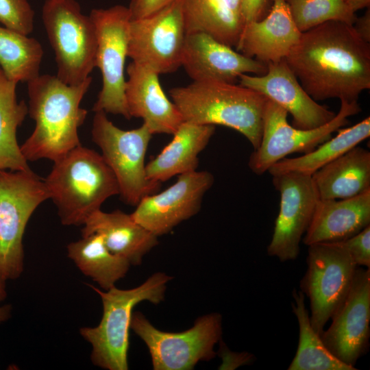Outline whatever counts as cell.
I'll list each match as a JSON object with an SVG mask.
<instances>
[{"label": "cell", "mask_w": 370, "mask_h": 370, "mask_svg": "<svg viewBox=\"0 0 370 370\" xmlns=\"http://www.w3.org/2000/svg\"><path fill=\"white\" fill-rule=\"evenodd\" d=\"M285 60L315 101H358L370 88V44L344 22L328 21L302 32Z\"/></svg>", "instance_id": "obj_1"}, {"label": "cell", "mask_w": 370, "mask_h": 370, "mask_svg": "<svg viewBox=\"0 0 370 370\" xmlns=\"http://www.w3.org/2000/svg\"><path fill=\"white\" fill-rule=\"evenodd\" d=\"M91 82L89 76L77 85H68L45 74L27 82L28 114L35 121L33 132L20 146L27 162H55L81 145L78 129L88 112L80 103Z\"/></svg>", "instance_id": "obj_2"}, {"label": "cell", "mask_w": 370, "mask_h": 370, "mask_svg": "<svg viewBox=\"0 0 370 370\" xmlns=\"http://www.w3.org/2000/svg\"><path fill=\"white\" fill-rule=\"evenodd\" d=\"M169 95L184 121L225 126L243 134L254 149L260 145L268 99L263 95L240 84L217 80L193 81L171 88Z\"/></svg>", "instance_id": "obj_3"}, {"label": "cell", "mask_w": 370, "mask_h": 370, "mask_svg": "<svg viewBox=\"0 0 370 370\" xmlns=\"http://www.w3.org/2000/svg\"><path fill=\"white\" fill-rule=\"evenodd\" d=\"M53 163L44 182L64 225H83L106 200L119 195L113 172L93 149L81 145Z\"/></svg>", "instance_id": "obj_4"}, {"label": "cell", "mask_w": 370, "mask_h": 370, "mask_svg": "<svg viewBox=\"0 0 370 370\" xmlns=\"http://www.w3.org/2000/svg\"><path fill=\"white\" fill-rule=\"evenodd\" d=\"M172 278L163 273L151 275L144 283L131 289L115 286L106 291L90 286L101 299L103 315L96 327L79 329L83 338L92 345L90 359L108 370L128 369L129 330L134 306L143 301L158 304L164 299L167 282Z\"/></svg>", "instance_id": "obj_5"}, {"label": "cell", "mask_w": 370, "mask_h": 370, "mask_svg": "<svg viewBox=\"0 0 370 370\" xmlns=\"http://www.w3.org/2000/svg\"><path fill=\"white\" fill-rule=\"evenodd\" d=\"M42 18L54 51L56 76L68 85L84 82L95 67V25L75 0H46Z\"/></svg>", "instance_id": "obj_6"}, {"label": "cell", "mask_w": 370, "mask_h": 370, "mask_svg": "<svg viewBox=\"0 0 370 370\" xmlns=\"http://www.w3.org/2000/svg\"><path fill=\"white\" fill-rule=\"evenodd\" d=\"M49 198L44 180L31 169L0 171V277L5 282L23 273L26 225L34 210Z\"/></svg>", "instance_id": "obj_7"}, {"label": "cell", "mask_w": 370, "mask_h": 370, "mask_svg": "<svg viewBox=\"0 0 370 370\" xmlns=\"http://www.w3.org/2000/svg\"><path fill=\"white\" fill-rule=\"evenodd\" d=\"M95 113L92 140L117 180L121 199L136 206L143 197L158 192L161 185L146 173L145 155L153 134L144 123L124 130L110 121L104 111Z\"/></svg>", "instance_id": "obj_8"}, {"label": "cell", "mask_w": 370, "mask_h": 370, "mask_svg": "<svg viewBox=\"0 0 370 370\" xmlns=\"http://www.w3.org/2000/svg\"><path fill=\"white\" fill-rule=\"evenodd\" d=\"M221 316L214 312L198 318L182 332L155 328L140 312L132 313L130 329L148 347L155 370H190L200 361L214 358V347L221 340Z\"/></svg>", "instance_id": "obj_9"}, {"label": "cell", "mask_w": 370, "mask_h": 370, "mask_svg": "<svg viewBox=\"0 0 370 370\" xmlns=\"http://www.w3.org/2000/svg\"><path fill=\"white\" fill-rule=\"evenodd\" d=\"M360 111L358 101L342 100L339 111L330 122L314 129L301 130L291 125L287 121L288 112L268 99L262 115L261 141L249 159L250 170L260 175L290 154L312 151L346 125L348 117Z\"/></svg>", "instance_id": "obj_10"}, {"label": "cell", "mask_w": 370, "mask_h": 370, "mask_svg": "<svg viewBox=\"0 0 370 370\" xmlns=\"http://www.w3.org/2000/svg\"><path fill=\"white\" fill-rule=\"evenodd\" d=\"M300 291L310 301V323L320 336L345 299L358 266L339 242L308 245Z\"/></svg>", "instance_id": "obj_11"}, {"label": "cell", "mask_w": 370, "mask_h": 370, "mask_svg": "<svg viewBox=\"0 0 370 370\" xmlns=\"http://www.w3.org/2000/svg\"><path fill=\"white\" fill-rule=\"evenodd\" d=\"M89 16L95 25L97 40L95 67L102 76V87L92 111L120 114L130 120L124 75L131 21L129 9L121 5L93 9Z\"/></svg>", "instance_id": "obj_12"}, {"label": "cell", "mask_w": 370, "mask_h": 370, "mask_svg": "<svg viewBox=\"0 0 370 370\" xmlns=\"http://www.w3.org/2000/svg\"><path fill=\"white\" fill-rule=\"evenodd\" d=\"M186 37L180 0L160 10L130 21L127 57L158 75L181 66Z\"/></svg>", "instance_id": "obj_13"}, {"label": "cell", "mask_w": 370, "mask_h": 370, "mask_svg": "<svg viewBox=\"0 0 370 370\" xmlns=\"http://www.w3.org/2000/svg\"><path fill=\"white\" fill-rule=\"evenodd\" d=\"M272 177L280 204L267 254L281 262L294 260L319 199L310 175L287 172Z\"/></svg>", "instance_id": "obj_14"}, {"label": "cell", "mask_w": 370, "mask_h": 370, "mask_svg": "<svg viewBox=\"0 0 370 370\" xmlns=\"http://www.w3.org/2000/svg\"><path fill=\"white\" fill-rule=\"evenodd\" d=\"M321 338L343 362L354 367L368 352L370 337V268L357 267L345 299Z\"/></svg>", "instance_id": "obj_15"}, {"label": "cell", "mask_w": 370, "mask_h": 370, "mask_svg": "<svg viewBox=\"0 0 370 370\" xmlns=\"http://www.w3.org/2000/svg\"><path fill=\"white\" fill-rule=\"evenodd\" d=\"M214 182V175L207 171L177 175L176 182L163 191L143 197L131 215L156 236L168 234L199 212Z\"/></svg>", "instance_id": "obj_16"}, {"label": "cell", "mask_w": 370, "mask_h": 370, "mask_svg": "<svg viewBox=\"0 0 370 370\" xmlns=\"http://www.w3.org/2000/svg\"><path fill=\"white\" fill-rule=\"evenodd\" d=\"M239 84L252 89L284 109L293 117V126L312 130L330 122L336 115L318 103L304 89L285 59L267 64L262 75L242 74Z\"/></svg>", "instance_id": "obj_17"}, {"label": "cell", "mask_w": 370, "mask_h": 370, "mask_svg": "<svg viewBox=\"0 0 370 370\" xmlns=\"http://www.w3.org/2000/svg\"><path fill=\"white\" fill-rule=\"evenodd\" d=\"M181 66L194 82L234 84L242 74L262 75L267 64L247 57L204 32L186 34Z\"/></svg>", "instance_id": "obj_18"}, {"label": "cell", "mask_w": 370, "mask_h": 370, "mask_svg": "<svg viewBox=\"0 0 370 370\" xmlns=\"http://www.w3.org/2000/svg\"><path fill=\"white\" fill-rule=\"evenodd\" d=\"M127 73L125 96L131 118L142 119L153 135H173L184 119L162 88L159 75L133 61L127 66Z\"/></svg>", "instance_id": "obj_19"}, {"label": "cell", "mask_w": 370, "mask_h": 370, "mask_svg": "<svg viewBox=\"0 0 370 370\" xmlns=\"http://www.w3.org/2000/svg\"><path fill=\"white\" fill-rule=\"evenodd\" d=\"M271 1V9L264 18L243 27L236 46L237 51L266 64L285 59L301 34L284 0Z\"/></svg>", "instance_id": "obj_20"}, {"label": "cell", "mask_w": 370, "mask_h": 370, "mask_svg": "<svg viewBox=\"0 0 370 370\" xmlns=\"http://www.w3.org/2000/svg\"><path fill=\"white\" fill-rule=\"evenodd\" d=\"M370 225V189L341 199H319L303 238L308 246L347 239Z\"/></svg>", "instance_id": "obj_21"}, {"label": "cell", "mask_w": 370, "mask_h": 370, "mask_svg": "<svg viewBox=\"0 0 370 370\" xmlns=\"http://www.w3.org/2000/svg\"><path fill=\"white\" fill-rule=\"evenodd\" d=\"M82 236L100 235L107 248L130 264L142 262L143 256L158 244V236L120 210L93 212L84 223Z\"/></svg>", "instance_id": "obj_22"}, {"label": "cell", "mask_w": 370, "mask_h": 370, "mask_svg": "<svg viewBox=\"0 0 370 370\" xmlns=\"http://www.w3.org/2000/svg\"><path fill=\"white\" fill-rule=\"evenodd\" d=\"M215 126L184 121L172 140L147 164V177L161 184L175 175L197 171L199 155L206 147Z\"/></svg>", "instance_id": "obj_23"}, {"label": "cell", "mask_w": 370, "mask_h": 370, "mask_svg": "<svg viewBox=\"0 0 370 370\" xmlns=\"http://www.w3.org/2000/svg\"><path fill=\"white\" fill-rule=\"evenodd\" d=\"M311 177L319 199L355 197L370 189V152L357 145Z\"/></svg>", "instance_id": "obj_24"}, {"label": "cell", "mask_w": 370, "mask_h": 370, "mask_svg": "<svg viewBox=\"0 0 370 370\" xmlns=\"http://www.w3.org/2000/svg\"><path fill=\"white\" fill-rule=\"evenodd\" d=\"M67 256L79 270L97 282L104 291L115 286L129 270L130 263L125 258L112 253L102 237L90 234L69 243Z\"/></svg>", "instance_id": "obj_25"}, {"label": "cell", "mask_w": 370, "mask_h": 370, "mask_svg": "<svg viewBox=\"0 0 370 370\" xmlns=\"http://www.w3.org/2000/svg\"><path fill=\"white\" fill-rule=\"evenodd\" d=\"M334 137L318 145L312 151L297 158H284L267 171L271 175L287 172L312 175L318 169L341 156L370 136V117L354 125L340 128Z\"/></svg>", "instance_id": "obj_26"}, {"label": "cell", "mask_w": 370, "mask_h": 370, "mask_svg": "<svg viewBox=\"0 0 370 370\" xmlns=\"http://www.w3.org/2000/svg\"><path fill=\"white\" fill-rule=\"evenodd\" d=\"M293 312L299 325L298 347L288 370H356L336 357L327 348L321 336L313 329L306 307L305 295L293 291Z\"/></svg>", "instance_id": "obj_27"}, {"label": "cell", "mask_w": 370, "mask_h": 370, "mask_svg": "<svg viewBox=\"0 0 370 370\" xmlns=\"http://www.w3.org/2000/svg\"><path fill=\"white\" fill-rule=\"evenodd\" d=\"M16 84L0 68V171L30 169L16 140L17 128L28 114L26 103L17 101Z\"/></svg>", "instance_id": "obj_28"}, {"label": "cell", "mask_w": 370, "mask_h": 370, "mask_svg": "<svg viewBox=\"0 0 370 370\" xmlns=\"http://www.w3.org/2000/svg\"><path fill=\"white\" fill-rule=\"evenodd\" d=\"M186 34L204 32L231 47L236 46L243 26L223 0H180Z\"/></svg>", "instance_id": "obj_29"}, {"label": "cell", "mask_w": 370, "mask_h": 370, "mask_svg": "<svg viewBox=\"0 0 370 370\" xmlns=\"http://www.w3.org/2000/svg\"><path fill=\"white\" fill-rule=\"evenodd\" d=\"M42 56L36 39L0 27V68L9 80L28 82L37 77Z\"/></svg>", "instance_id": "obj_30"}, {"label": "cell", "mask_w": 370, "mask_h": 370, "mask_svg": "<svg viewBox=\"0 0 370 370\" xmlns=\"http://www.w3.org/2000/svg\"><path fill=\"white\" fill-rule=\"evenodd\" d=\"M300 32H306L328 21L353 25L356 13L344 0H284Z\"/></svg>", "instance_id": "obj_31"}, {"label": "cell", "mask_w": 370, "mask_h": 370, "mask_svg": "<svg viewBox=\"0 0 370 370\" xmlns=\"http://www.w3.org/2000/svg\"><path fill=\"white\" fill-rule=\"evenodd\" d=\"M34 16L27 0H0V23L8 29L28 35L34 29Z\"/></svg>", "instance_id": "obj_32"}, {"label": "cell", "mask_w": 370, "mask_h": 370, "mask_svg": "<svg viewBox=\"0 0 370 370\" xmlns=\"http://www.w3.org/2000/svg\"><path fill=\"white\" fill-rule=\"evenodd\" d=\"M339 243L358 267L370 268V225Z\"/></svg>", "instance_id": "obj_33"}, {"label": "cell", "mask_w": 370, "mask_h": 370, "mask_svg": "<svg viewBox=\"0 0 370 370\" xmlns=\"http://www.w3.org/2000/svg\"><path fill=\"white\" fill-rule=\"evenodd\" d=\"M174 0H131L128 7L131 21L148 16Z\"/></svg>", "instance_id": "obj_34"}, {"label": "cell", "mask_w": 370, "mask_h": 370, "mask_svg": "<svg viewBox=\"0 0 370 370\" xmlns=\"http://www.w3.org/2000/svg\"><path fill=\"white\" fill-rule=\"evenodd\" d=\"M271 0H243V27L249 23L262 18Z\"/></svg>", "instance_id": "obj_35"}, {"label": "cell", "mask_w": 370, "mask_h": 370, "mask_svg": "<svg viewBox=\"0 0 370 370\" xmlns=\"http://www.w3.org/2000/svg\"><path fill=\"white\" fill-rule=\"evenodd\" d=\"M358 36L365 42L370 43V9L368 8L365 14L356 18L352 25Z\"/></svg>", "instance_id": "obj_36"}, {"label": "cell", "mask_w": 370, "mask_h": 370, "mask_svg": "<svg viewBox=\"0 0 370 370\" xmlns=\"http://www.w3.org/2000/svg\"><path fill=\"white\" fill-rule=\"evenodd\" d=\"M223 1L230 13L241 23L243 26V0H223Z\"/></svg>", "instance_id": "obj_37"}, {"label": "cell", "mask_w": 370, "mask_h": 370, "mask_svg": "<svg viewBox=\"0 0 370 370\" xmlns=\"http://www.w3.org/2000/svg\"><path fill=\"white\" fill-rule=\"evenodd\" d=\"M344 1L354 13L364 8H368L370 5V0H344Z\"/></svg>", "instance_id": "obj_38"}, {"label": "cell", "mask_w": 370, "mask_h": 370, "mask_svg": "<svg viewBox=\"0 0 370 370\" xmlns=\"http://www.w3.org/2000/svg\"><path fill=\"white\" fill-rule=\"evenodd\" d=\"M12 306L9 304L0 306V323L9 319L11 317Z\"/></svg>", "instance_id": "obj_39"}, {"label": "cell", "mask_w": 370, "mask_h": 370, "mask_svg": "<svg viewBox=\"0 0 370 370\" xmlns=\"http://www.w3.org/2000/svg\"><path fill=\"white\" fill-rule=\"evenodd\" d=\"M7 297L5 281L0 277V302L3 301Z\"/></svg>", "instance_id": "obj_40"}]
</instances>
